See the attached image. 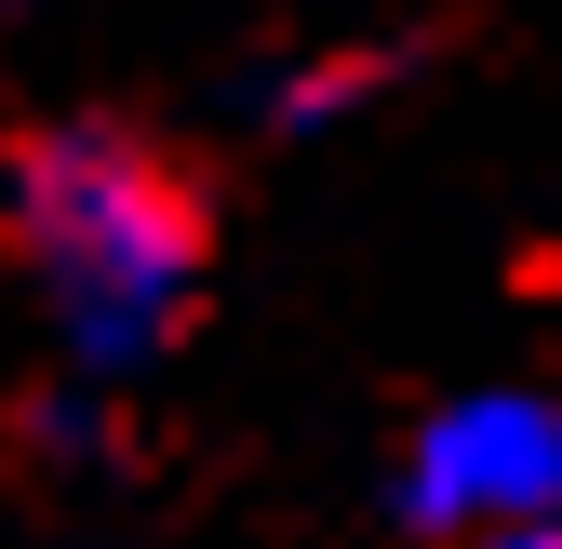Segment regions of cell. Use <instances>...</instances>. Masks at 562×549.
Wrapping results in <instances>:
<instances>
[{"label": "cell", "instance_id": "cell-1", "mask_svg": "<svg viewBox=\"0 0 562 549\" xmlns=\"http://www.w3.org/2000/svg\"><path fill=\"white\" fill-rule=\"evenodd\" d=\"M0 255L94 376H134L201 322L215 188L148 121H27L0 134Z\"/></svg>", "mask_w": 562, "mask_h": 549}, {"label": "cell", "instance_id": "cell-3", "mask_svg": "<svg viewBox=\"0 0 562 549\" xmlns=\"http://www.w3.org/2000/svg\"><path fill=\"white\" fill-rule=\"evenodd\" d=\"M469 549H562V523H549V509H536V523H482Z\"/></svg>", "mask_w": 562, "mask_h": 549}, {"label": "cell", "instance_id": "cell-2", "mask_svg": "<svg viewBox=\"0 0 562 549\" xmlns=\"http://www.w3.org/2000/svg\"><path fill=\"white\" fill-rule=\"evenodd\" d=\"M562 509V416L549 402H456L415 456V523H536Z\"/></svg>", "mask_w": 562, "mask_h": 549}]
</instances>
